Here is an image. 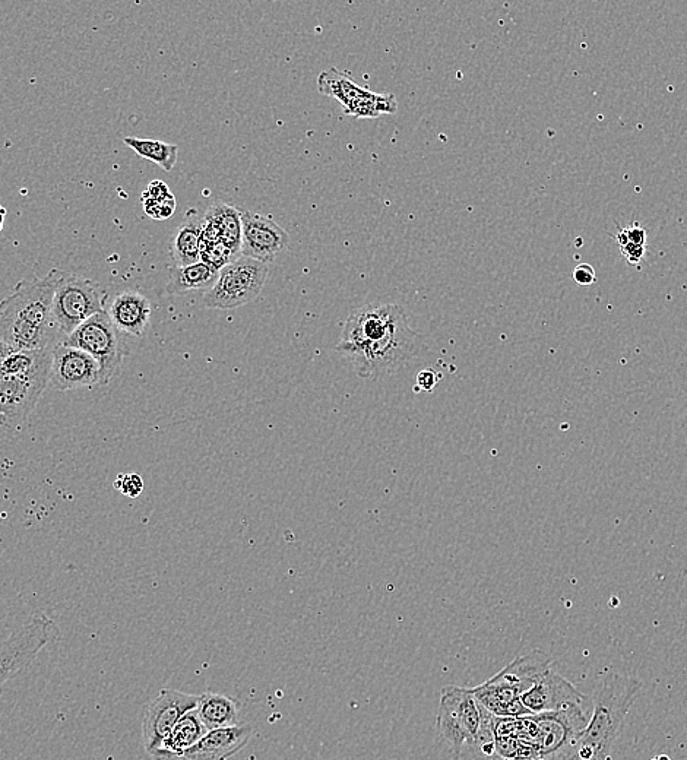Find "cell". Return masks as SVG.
<instances>
[{
    "label": "cell",
    "instance_id": "cell-1",
    "mask_svg": "<svg viewBox=\"0 0 687 760\" xmlns=\"http://www.w3.org/2000/svg\"><path fill=\"white\" fill-rule=\"evenodd\" d=\"M420 345L421 338L400 304L373 303L350 313L337 351L360 378L381 380L416 357Z\"/></svg>",
    "mask_w": 687,
    "mask_h": 760
},
{
    "label": "cell",
    "instance_id": "cell-2",
    "mask_svg": "<svg viewBox=\"0 0 687 760\" xmlns=\"http://www.w3.org/2000/svg\"><path fill=\"white\" fill-rule=\"evenodd\" d=\"M60 275L62 269L53 268L46 277L15 285L0 302V340L20 351L53 350L60 344L52 315Z\"/></svg>",
    "mask_w": 687,
    "mask_h": 760
},
{
    "label": "cell",
    "instance_id": "cell-3",
    "mask_svg": "<svg viewBox=\"0 0 687 760\" xmlns=\"http://www.w3.org/2000/svg\"><path fill=\"white\" fill-rule=\"evenodd\" d=\"M642 683L611 673L604 677L587 727L554 760H610L609 753Z\"/></svg>",
    "mask_w": 687,
    "mask_h": 760
},
{
    "label": "cell",
    "instance_id": "cell-4",
    "mask_svg": "<svg viewBox=\"0 0 687 760\" xmlns=\"http://www.w3.org/2000/svg\"><path fill=\"white\" fill-rule=\"evenodd\" d=\"M552 663V657L540 651L519 655L492 679L474 687L471 692L477 702L495 717H527L531 714L522 705L521 696L552 668Z\"/></svg>",
    "mask_w": 687,
    "mask_h": 760
},
{
    "label": "cell",
    "instance_id": "cell-5",
    "mask_svg": "<svg viewBox=\"0 0 687 760\" xmlns=\"http://www.w3.org/2000/svg\"><path fill=\"white\" fill-rule=\"evenodd\" d=\"M60 636L59 626L43 611H36L24 625L0 642V690L30 670L41 652Z\"/></svg>",
    "mask_w": 687,
    "mask_h": 760
},
{
    "label": "cell",
    "instance_id": "cell-6",
    "mask_svg": "<svg viewBox=\"0 0 687 760\" xmlns=\"http://www.w3.org/2000/svg\"><path fill=\"white\" fill-rule=\"evenodd\" d=\"M107 299L109 294L96 281L79 277L74 272L62 271L52 309L60 342L65 341L91 316L104 312Z\"/></svg>",
    "mask_w": 687,
    "mask_h": 760
},
{
    "label": "cell",
    "instance_id": "cell-7",
    "mask_svg": "<svg viewBox=\"0 0 687 760\" xmlns=\"http://www.w3.org/2000/svg\"><path fill=\"white\" fill-rule=\"evenodd\" d=\"M483 706L474 698L471 689L445 686L440 690L436 730L451 746L455 759L461 758L462 750L480 733Z\"/></svg>",
    "mask_w": 687,
    "mask_h": 760
},
{
    "label": "cell",
    "instance_id": "cell-8",
    "mask_svg": "<svg viewBox=\"0 0 687 760\" xmlns=\"http://www.w3.org/2000/svg\"><path fill=\"white\" fill-rule=\"evenodd\" d=\"M269 275V265L255 259L240 256L224 266L217 283L204 294L207 309L231 310L246 306L264 290Z\"/></svg>",
    "mask_w": 687,
    "mask_h": 760
},
{
    "label": "cell",
    "instance_id": "cell-9",
    "mask_svg": "<svg viewBox=\"0 0 687 760\" xmlns=\"http://www.w3.org/2000/svg\"><path fill=\"white\" fill-rule=\"evenodd\" d=\"M62 344L79 348L100 363L101 386L109 385L119 375L123 360L128 354L120 331L113 325L106 310L79 325Z\"/></svg>",
    "mask_w": 687,
    "mask_h": 760
},
{
    "label": "cell",
    "instance_id": "cell-10",
    "mask_svg": "<svg viewBox=\"0 0 687 760\" xmlns=\"http://www.w3.org/2000/svg\"><path fill=\"white\" fill-rule=\"evenodd\" d=\"M50 370L52 366L28 375L0 372V429L18 430L24 426L50 383Z\"/></svg>",
    "mask_w": 687,
    "mask_h": 760
},
{
    "label": "cell",
    "instance_id": "cell-11",
    "mask_svg": "<svg viewBox=\"0 0 687 760\" xmlns=\"http://www.w3.org/2000/svg\"><path fill=\"white\" fill-rule=\"evenodd\" d=\"M590 718L587 706L579 705L533 715V746L537 750V760L556 759L587 727Z\"/></svg>",
    "mask_w": 687,
    "mask_h": 760
},
{
    "label": "cell",
    "instance_id": "cell-12",
    "mask_svg": "<svg viewBox=\"0 0 687 760\" xmlns=\"http://www.w3.org/2000/svg\"><path fill=\"white\" fill-rule=\"evenodd\" d=\"M199 699L201 695L163 689L148 703L142 720V740L150 758L170 736L183 715L198 708Z\"/></svg>",
    "mask_w": 687,
    "mask_h": 760
},
{
    "label": "cell",
    "instance_id": "cell-13",
    "mask_svg": "<svg viewBox=\"0 0 687 760\" xmlns=\"http://www.w3.org/2000/svg\"><path fill=\"white\" fill-rule=\"evenodd\" d=\"M52 354L50 383L56 391L101 386L100 363L90 354L62 342L53 348Z\"/></svg>",
    "mask_w": 687,
    "mask_h": 760
},
{
    "label": "cell",
    "instance_id": "cell-14",
    "mask_svg": "<svg viewBox=\"0 0 687 760\" xmlns=\"http://www.w3.org/2000/svg\"><path fill=\"white\" fill-rule=\"evenodd\" d=\"M240 220L242 256L269 265L286 250L290 237L287 231L271 218L240 209Z\"/></svg>",
    "mask_w": 687,
    "mask_h": 760
},
{
    "label": "cell",
    "instance_id": "cell-15",
    "mask_svg": "<svg viewBox=\"0 0 687 760\" xmlns=\"http://www.w3.org/2000/svg\"><path fill=\"white\" fill-rule=\"evenodd\" d=\"M495 715L483 708V721L476 739L464 747L473 760H537V750L527 741L499 736L493 728ZM462 750V752H464Z\"/></svg>",
    "mask_w": 687,
    "mask_h": 760
},
{
    "label": "cell",
    "instance_id": "cell-16",
    "mask_svg": "<svg viewBox=\"0 0 687 760\" xmlns=\"http://www.w3.org/2000/svg\"><path fill=\"white\" fill-rule=\"evenodd\" d=\"M522 705L531 715L560 711L569 706H587L590 699L565 677L550 668L530 690L521 696Z\"/></svg>",
    "mask_w": 687,
    "mask_h": 760
},
{
    "label": "cell",
    "instance_id": "cell-17",
    "mask_svg": "<svg viewBox=\"0 0 687 760\" xmlns=\"http://www.w3.org/2000/svg\"><path fill=\"white\" fill-rule=\"evenodd\" d=\"M253 728L248 724L208 731L195 746L170 760H229L248 746Z\"/></svg>",
    "mask_w": 687,
    "mask_h": 760
},
{
    "label": "cell",
    "instance_id": "cell-18",
    "mask_svg": "<svg viewBox=\"0 0 687 760\" xmlns=\"http://www.w3.org/2000/svg\"><path fill=\"white\" fill-rule=\"evenodd\" d=\"M113 325L132 337H144L153 316L150 300L138 291L117 294L106 309Z\"/></svg>",
    "mask_w": 687,
    "mask_h": 760
},
{
    "label": "cell",
    "instance_id": "cell-19",
    "mask_svg": "<svg viewBox=\"0 0 687 760\" xmlns=\"http://www.w3.org/2000/svg\"><path fill=\"white\" fill-rule=\"evenodd\" d=\"M223 242L234 253L242 256V220L240 209L226 204H215L204 215L202 243Z\"/></svg>",
    "mask_w": 687,
    "mask_h": 760
},
{
    "label": "cell",
    "instance_id": "cell-20",
    "mask_svg": "<svg viewBox=\"0 0 687 760\" xmlns=\"http://www.w3.org/2000/svg\"><path fill=\"white\" fill-rule=\"evenodd\" d=\"M208 733L205 725L199 718L198 711L193 709L188 714L183 715L182 720L177 722L170 736L161 744L160 749L151 756L153 760H170L179 758L183 753L188 752L191 747L195 746L205 734Z\"/></svg>",
    "mask_w": 687,
    "mask_h": 760
},
{
    "label": "cell",
    "instance_id": "cell-21",
    "mask_svg": "<svg viewBox=\"0 0 687 760\" xmlns=\"http://www.w3.org/2000/svg\"><path fill=\"white\" fill-rule=\"evenodd\" d=\"M319 93L337 98L344 107V113L350 114L372 91L360 87L350 75L337 68L326 69L318 78Z\"/></svg>",
    "mask_w": 687,
    "mask_h": 760
},
{
    "label": "cell",
    "instance_id": "cell-22",
    "mask_svg": "<svg viewBox=\"0 0 687 760\" xmlns=\"http://www.w3.org/2000/svg\"><path fill=\"white\" fill-rule=\"evenodd\" d=\"M202 227L204 217L199 218L195 209L189 212L188 220L174 233L172 258L176 266H188L201 262Z\"/></svg>",
    "mask_w": 687,
    "mask_h": 760
},
{
    "label": "cell",
    "instance_id": "cell-23",
    "mask_svg": "<svg viewBox=\"0 0 687 760\" xmlns=\"http://www.w3.org/2000/svg\"><path fill=\"white\" fill-rule=\"evenodd\" d=\"M239 702L221 693L207 692L199 699L198 711L208 731L239 724Z\"/></svg>",
    "mask_w": 687,
    "mask_h": 760
},
{
    "label": "cell",
    "instance_id": "cell-24",
    "mask_svg": "<svg viewBox=\"0 0 687 760\" xmlns=\"http://www.w3.org/2000/svg\"><path fill=\"white\" fill-rule=\"evenodd\" d=\"M220 271L204 264L188 266H174L170 271L169 283H167V293L169 294H186L189 291L202 290L207 293L217 283Z\"/></svg>",
    "mask_w": 687,
    "mask_h": 760
},
{
    "label": "cell",
    "instance_id": "cell-25",
    "mask_svg": "<svg viewBox=\"0 0 687 760\" xmlns=\"http://www.w3.org/2000/svg\"><path fill=\"white\" fill-rule=\"evenodd\" d=\"M123 142L129 148H132L139 157L153 161L154 164H157L164 171H172L176 167L177 155H179V147L177 145L155 141V139L132 138V136L123 139Z\"/></svg>",
    "mask_w": 687,
    "mask_h": 760
},
{
    "label": "cell",
    "instance_id": "cell-26",
    "mask_svg": "<svg viewBox=\"0 0 687 760\" xmlns=\"http://www.w3.org/2000/svg\"><path fill=\"white\" fill-rule=\"evenodd\" d=\"M240 255L234 253L229 246L223 242L202 243L201 245V262L211 266L215 271H221L224 266L239 259Z\"/></svg>",
    "mask_w": 687,
    "mask_h": 760
},
{
    "label": "cell",
    "instance_id": "cell-27",
    "mask_svg": "<svg viewBox=\"0 0 687 760\" xmlns=\"http://www.w3.org/2000/svg\"><path fill=\"white\" fill-rule=\"evenodd\" d=\"M145 212L154 220H167L176 211V198L174 195L164 199H142Z\"/></svg>",
    "mask_w": 687,
    "mask_h": 760
},
{
    "label": "cell",
    "instance_id": "cell-28",
    "mask_svg": "<svg viewBox=\"0 0 687 760\" xmlns=\"http://www.w3.org/2000/svg\"><path fill=\"white\" fill-rule=\"evenodd\" d=\"M115 489L125 496L135 499L144 492V480L138 474H122L116 478Z\"/></svg>",
    "mask_w": 687,
    "mask_h": 760
},
{
    "label": "cell",
    "instance_id": "cell-29",
    "mask_svg": "<svg viewBox=\"0 0 687 760\" xmlns=\"http://www.w3.org/2000/svg\"><path fill=\"white\" fill-rule=\"evenodd\" d=\"M616 240L619 246L632 243V245L647 247V231L641 227V224L633 223L630 226L620 228L617 231Z\"/></svg>",
    "mask_w": 687,
    "mask_h": 760
},
{
    "label": "cell",
    "instance_id": "cell-30",
    "mask_svg": "<svg viewBox=\"0 0 687 760\" xmlns=\"http://www.w3.org/2000/svg\"><path fill=\"white\" fill-rule=\"evenodd\" d=\"M620 252L630 265H639L647 255V247L625 243V245L620 246Z\"/></svg>",
    "mask_w": 687,
    "mask_h": 760
},
{
    "label": "cell",
    "instance_id": "cell-31",
    "mask_svg": "<svg viewBox=\"0 0 687 760\" xmlns=\"http://www.w3.org/2000/svg\"><path fill=\"white\" fill-rule=\"evenodd\" d=\"M573 281L578 285H592L597 283V274L591 265L581 264L573 269Z\"/></svg>",
    "mask_w": 687,
    "mask_h": 760
},
{
    "label": "cell",
    "instance_id": "cell-32",
    "mask_svg": "<svg viewBox=\"0 0 687 760\" xmlns=\"http://www.w3.org/2000/svg\"><path fill=\"white\" fill-rule=\"evenodd\" d=\"M172 195L173 193L170 192L169 186H167L166 183L160 182V180H155V182H151L150 185H148L147 190L142 193L141 201L142 199H164L169 198V196Z\"/></svg>",
    "mask_w": 687,
    "mask_h": 760
},
{
    "label": "cell",
    "instance_id": "cell-33",
    "mask_svg": "<svg viewBox=\"0 0 687 760\" xmlns=\"http://www.w3.org/2000/svg\"><path fill=\"white\" fill-rule=\"evenodd\" d=\"M436 375L438 373L433 372V370H423V372H420L419 378H417V383H419L420 388L424 389V391H432L436 383H438V376Z\"/></svg>",
    "mask_w": 687,
    "mask_h": 760
},
{
    "label": "cell",
    "instance_id": "cell-34",
    "mask_svg": "<svg viewBox=\"0 0 687 760\" xmlns=\"http://www.w3.org/2000/svg\"><path fill=\"white\" fill-rule=\"evenodd\" d=\"M15 351L17 350H15L12 345H9L8 342L0 340V367H2V364L5 363L6 359L11 357Z\"/></svg>",
    "mask_w": 687,
    "mask_h": 760
},
{
    "label": "cell",
    "instance_id": "cell-35",
    "mask_svg": "<svg viewBox=\"0 0 687 760\" xmlns=\"http://www.w3.org/2000/svg\"><path fill=\"white\" fill-rule=\"evenodd\" d=\"M6 208L0 205V233L3 230V224H5Z\"/></svg>",
    "mask_w": 687,
    "mask_h": 760
},
{
    "label": "cell",
    "instance_id": "cell-36",
    "mask_svg": "<svg viewBox=\"0 0 687 760\" xmlns=\"http://www.w3.org/2000/svg\"><path fill=\"white\" fill-rule=\"evenodd\" d=\"M651 760H673V759H671L670 756H667V755H658V756H654V758H652Z\"/></svg>",
    "mask_w": 687,
    "mask_h": 760
}]
</instances>
